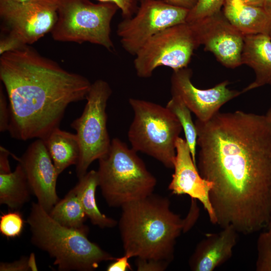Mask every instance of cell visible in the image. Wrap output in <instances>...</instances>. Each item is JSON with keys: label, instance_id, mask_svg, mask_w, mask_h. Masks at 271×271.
Returning <instances> with one entry per match:
<instances>
[{"label": "cell", "instance_id": "14", "mask_svg": "<svg viewBox=\"0 0 271 271\" xmlns=\"http://www.w3.org/2000/svg\"><path fill=\"white\" fill-rule=\"evenodd\" d=\"M18 162L23 166L37 202L48 213L59 199L56 192L59 174L43 140L36 139L27 148Z\"/></svg>", "mask_w": 271, "mask_h": 271}, {"label": "cell", "instance_id": "33", "mask_svg": "<svg viewBox=\"0 0 271 271\" xmlns=\"http://www.w3.org/2000/svg\"><path fill=\"white\" fill-rule=\"evenodd\" d=\"M11 153L4 147H0V174L11 172L8 157Z\"/></svg>", "mask_w": 271, "mask_h": 271}, {"label": "cell", "instance_id": "4", "mask_svg": "<svg viewBox=\"0 0 271 271\" xmlns=\"http://www.w3.org/2000/svg\"><path fill=\"white\" fill-rule=\"evenodd\" d=\"M27 223L32 243L54 258L59 270H93L101 262L115 258L88 239L87 227L75 229L60 224L38 202H32Z\"/></svg>", "mask_w": 271, "mask_h": 271}, {"label": "cell", "instance_id": "15", "mask_svg": "<svg viewBox=\"0 0 271 271\" xmlns=\"http://www.w3.org/2000/svg\"><path fill=\"white\" fill-rule=\"evenodd\" d=\"M176 151L174 171L169 190L174 194L187 195L192 199L199 201L207 212L211 222L216 224L210 198L213 183L201 176L186 140L180 137L176 141Z\"/></svg>", "mask_w": 271, "mask_h": 271}, {"label": "cell", "instance_id": "7", "mask_svg": "<svg viewBox=\"0 0 271 271\" xmlns=\"http://www.w3.org/2000/svg\"><path fill=\"white\" fill-rule=\"evenodd\" d=\"M119 9L112 3L90 0H58L57 19L51 32L61 42L90 43L114 50L111 21Z\"/></svg>", "mask_w": 271, "mask_h": 271}, {"label": "cell", "instance_id": "10", "mask_svg": "<svg viewBox=\"0 0 271 271\" xmlns=\"http://www.w3.org/2000/svg\"><path fill=\"white\" fill-rule=\"evenodd\" d=\"M190 10L166 0H140L137 12L120 22L117 28L122 48L135 55L151 38L173 26L186 23Z\"/></svg>", "mask_w": 271, "mask_h": 271}, {"label": "cell", "instance_id": "2", "mask_svg": "<svg viewBox=\"0 0 271 271\" xmlns=\"http://www.w3.org/2000/svg\"><path fill=\"white\" fill-rule=\"evenodd\" d=\"M0 79L9 100L8 131L21 141L43 139L59 127L67 106L85 99L92 84L28 45L1 55Z\"/></svg>", "mask_w": 271, "mask_h": 271}, {"label": "cell", "instance_id": "31", "mask_svg": "<svg viewBox=\"0 0 271 271\" xmlns=\"http://www.w3.org/2000/svg\"><path fill=\"white\" fill-rule=\"evenodd\" d=\"M1 271H28L31 270L30 258L23 256L18 260L11 262H1Z\"/></svg>", "mask_w": 271, "mask_h": 271}, {"label": "cell", "instance_id": "18", "mask_svg": "<svg viewBox=\"0 0 271 271\" xmlns=\"http://www.w3.org/2000/svg\"><path fill=\"white\" fill-rule=\"evenodd\" d=\"M222 12L244 36L262 34L271 37V14L263 7L247 5L241 0H225Z\"/></svg>", "mask_w": 271, "mask_h": 271}, {"label": "cell", "instance_id": "39", "mask_svg": "<svg viewBox=\"0 0 271 271\" xmlns=\"http://www.w3.org/2000/svg\"><path fill=\"white\" fill-rule=\"evenodd\" d=\"M271 228V215H270L269 222V223H268V226H267V228Z\"/></svg>", "mask_w": 271, "mask_h": 271}, {"label": "cell", "instance_id": "34", "mask_svg": "<svg viewBox=\"0 0 271 271\" xmlns=\"http://www.w3.org/2000/svg\"><path fill=\"white\" fill-rule=\"evenodd\" d=\"M168 3L188 10L192 9L199 0H166Z\"/></svg>", "mask_w": 271, "mask_h": 271}, {"label": "cell", "instance_id": "28", "mask_svg": "<svg viewBox=\"0 0 271 271\" xmlns=\"http://www.w3.org/2000/svg\"><path fill=\"white\" fill-rule=\"evenodd\" d=\"M10 121L9 103L4 91L3 86L0 87V131H8Z\"/></svg>", "mask_w": 271, "mask_h": 271}, {"label": "cell", "instance_id": "3", "mask_svg": "<svg viewBox=\"0 0 271 271\" xmlns=\"http://www.w3.org/2000/svg\"><path fill=\"white\" fill-rule=\"evenodd\" d=\"M196 203L192 200L189 213L184 219L171 210L168 198L153 193L123 205L118 228L124 254L170 263L177 238L197 218Z\"/></svg>", "mask_w": 271, "mask_h": 271}, {"label": "cell", "instance_id": "8", "mask_svg": "<svg viewBox=\"0 0 271 271\" xmlns=\"http://www.w3.org/2000/svg\"><path fill=\"white\" fill-rule=\"evenodd\" d=\"M111 93L106 81L99 79L92 83L82 114L71 124L76 131L80 146L76 165L78 179L86 174L93 161L104 156L110 148L111 140L107 128L106 109Z\"/></svg>", "mask_w": 271, "mask_h": 271}, {"label": "cell", "instance_id": "36", "mask_svg": "<svg viewBox=\"0 0 271 271\" xmlns=\"http://www.w3.org/2000/svg\"><path fill=\"white\" fill-rule=\"evenodd\" d=\"M263 7L267 12L271 14V0H263Z\"/></svg>", "mask_w": 271, "mask_h": 271}, {"label": "cell", "instance_id": "5", "mask_svg": "<svg viewBox=\"0 0 271 271\" xmlns=\"http://www.w3.org/2000/svg\"><path fill=\"white\" fill-rule=\"evenodd\" d=\"M98 163V186L109 206L121 207L153 193L155 177L137 152L120 139L111 140L108 152Z\"/></svg>", "mask_w": 271, "mask_h": 271}, {"label": "cell", "instance_id": "16", "mask_svg": "<svg viewBox=\"0 0 271 271\" xmlns=\"http://www.w3.org/2000/svg\"><path fill=\"white\" fill-rule=\"evenodd\" d=\"M238 232L231 225L220 231L206 234L200 241L189 260L193 271H213L232 256Z\"/></svg>", "mask_w": 271, "mask_h": 271}, {"label": "cell", "instance_id": "22", "mask_svg": "<svg viewBox=\"0 0 271 271\" xmlns=\"http://www.w3.org/2000/svg\"><path fill=\"white\" fill-rule=\"evenodd\" d=\"M49 214L65 226L75 229L87 227L84 224L87 217L74 187L59 200Z\"/></svg>", "mask_w": 271, "mask_h": 271}, {"label": "cell", "instance_id": "27", "mask_svg": "<svg viewBox=\"0 0 271 271\" xmlns=\"http://www.w3.org/2000/svg\"><path fill=\"white\" fill-rule=\"evenodd\" d=\"M99 3H112L120 10L122 16L128 19L133 16L139 7V0H96Z\"/></svg>", "mask_w": 271, "mask_h": 271}, {"label": "cell", "instance_id": "6", "mask_svg": "<svg viewBox=\"0 0 271 271\" xmlns=\"http://www.w3.org/2000/svg\"><path fill=\"white\" fill-rule=\"evenodd\" d=\"M128 102L133 112L127 133L131 148L173 169L176 143L182 130L177 117L156 103L133 98Z\"/></svg>", "mask_w": 271, "mask_h": 271}, {"label": "cell", "instance_id": "26", "mask_svg": "<svg viewBox=\"0 0 271 271\" xmlns=\"http://www.w3.org/2000/svg\"><path fill=\"white\" fill-rule=\"evenodd\" d=\"M224 2L225 0H199L189 10L186 23H191L220 12Z\"/></svg>", "mask_w": 271, "mask_h": 271}, {"label": "cell", "instance_id": "12", "mask_svg": "<svg viewBox=\"0 0 271 271\" xmlns=\"http://www.w3.org/2000/svg\"><path fill=\"white\" fill-rule=\"evenodd\" d=\"M199 45L213 53L227 68L241 64L244 35L228 20L222 11L189 23Z\"/></svg>", "mask_w": 271, "mask_h": 271}, {"label": "cell", "instance_id": "20", "mask_svg": "<svg viewBox=\"0 0 271 271\" xmlns=\"http://www.w3.org/2000/svg\"><path fill=\"white\" fill-rule=\"evenodd\" d=\"M33 193L22 165L14 172L0 174V203L11 210H19L29 201Z\"/></svg>", "mask_w": 271, "mask_h": 271}, {"label": "cell", "instance_id": "24", "mask_svg": "<svg viewBox=\"0 0 271 271\" xmlns=\"http://www.w3.org/2000/svg\"><path fill=\"white\" fill-rule=\"evenodd\" d=\"M25 221L19 210H11L0 216V232L8 238L20 236Z\"/></svg>", "mask_w": 271, "mask_h": 271}, {"label": "cell", "instance_id": "9", "mask_svg": "<svg viewBox=\"0 0 271 271\" xmlns=\"http://www.w3.org/2000/svg\"><path fill=\"white\" fill-rule=\"evenodd\" d=\"M199 46L189 23L168 28L151 38L134 55V67L141 78L151 77L158 67L176 71L187 67Z\"/></svg>", "mask_w": 271, "mask_h": 271}, {"label": "cell", "instance_id": "23", "mask_svg": "<svg viewBox=\"0 0 271 271\" xmlns=\"http://www.w3.org/2000/svg\"><path fill=\"white\" fill-rule=\"evenodd\" d=\"M166 107L179 121L184 132L185 140L189 147L193 162L196 165L198 135L195 124L192 119L191 110L179 97L175 95H172Z\"/></svg>", "mask_w": 271, "mask_h": 271}, {"label": "cell", "instance_id": "17", "mask_svg": "<svg viewBox=\"0 0 271 271\" xmlns=\"http://www.w3.org/2000/svg\"><path fill=\"white\" fill-rule=\"evenodd\" d=\"M241 64L251 67L255 73L253 82L242 92L269 84L271 81V37L262 34L244 36Z\"/></svg>", "mask_w": 271, "mask_h": 271}, {"label": "cell", "instance_id": "1", "mask_svg": "<svg viewBox=\"0 0 271 271\" xmlns=\"http://www.w3.org/2000/svg\"><path fill=\"white\" fill-rule=\"evenodd\" d=\"M198 170L214 187L210 201L222 228L250 234L267 228L271 215V122L242 111L195 122Z\"/></svg>", "mask_w": 271, "mask_h": 271}, {"label": "cell", "instance_id": "13", "mask_svg": "<svg viewBox=\"0 0 271 271\" xmlns=\"http://www.w3.org/2000/svg\"><path fill=\"white\" fill-rule=\"evenodd\" d=\"M192 71L186 67L173 71L171 78L172 95L179 97L201 121H207L227 102L242 92L227 87L224 81L207 89H199L191 81Z\"/></svg>", "mask_w": 271, "mask_h": 271}, {"label": "cell", "instance_id": "30", "mask_svg": "<svg viewBox=\"0 0 271 271\" xmlns=\"http://www.w3.org/2000/svg\"><path fill=\"white\" fill-rule=\"evenodd\" d=\"M26 45L24 44L17 37L14 35L8 34L1 38L0 55L11 52Z\"/></svg>", "mask_w": 271, "mask_h": 271}, {"label": "cell", "instance_id": "35", "mask_svg": "<svg viewBox=\"0 0 271 271\" xmlns=\"http://www.w3.org/2000/svg\"><path fill=\"white\" fill-rule=\"evenodd\" d=\"M244 3L253 6L263 7V0H241Z\"/></svg>", "mask_w": 271, "mask_h": 271}, {"label": "cell", "instance_id": "25", "mask_svg": "<svg viewBox=\"0 0 271 271\" xmlns=\"http://www.w3.org/2000/svg\"><path fill=\"white\" fill-rule=\"evenodd\" d=\"M256 249V270L271 271V228L259 234Z\"/></svg>", "mask_w": 271, "mask_h": 271}, {"label": "cell", "instance_id": "32", "mask_svg": "<svg viewBox=\"0 0 271 271\" xmlns=\"http://www.w3.org/2000/svg\"><path fill=\"white\" fill-rule=\"evenodd\" d=\"M129 257L124 254L123 256L115 258L106 268L107 271H126L132 270V267L128 260Z\"/></svg>", "mask_w": 271, "mask_h": 271}, {"label": "cell", "instance_id": "38", "mask_svg": "<svg viewBox=\"0 0 271 271\" xmlns=\"http://www.w3.org/2000/svg\"><path fill=\"white\" fill-rule=\"evenodd\" d=\"M269 84H271V81L269 83ZM265 115L267 117V118L269 119V120L271 122V107L268 109V111L266 113Z\"/></svg>", "mask_w": 271, "mask_h": 271}, {"label": "cell", "instance_id": "11", "mask_svg": "<svg viewBox=\"0 0 271 271\" xmlns=\"http://www.w3.org/2000/svg\"><path fill=\"white\" fill-rule=\"evenodd\" d=\"M58 0L0 2V17L9 33L32 45L51 33L57 19Z\"/></svg>", "mask_w": 271, "mask_h": 271}, {"label": "cell", "instance_id": "37", "mask_svg": "<svg viewBox=\"0 0 271 271\" xmlns=\"http://www.w3.org/2000/svg\"><path fill=\"white\" fill-rule=\"evenodd\" d=\"M28 0H0V2L3 3H21Z\"/></svg>", "mask_w": 271, "mask_h": 271}, {"label": "cell", "instance_id": "21", "mask_svg": "<svg viewBox=\"0 0 271 271\" xmlns=\"http://www.w3.org/2000/svg\"><path fill=\"white\" fill-rule=\"evenodd\" d=\"M98 186L97 171L92 170L79 179L74 188L91 222L101 228H112L117 225V221L102 213L97 206L95 193Z\"/></svg>", "mask_w": 271, "mask_h": 271}, {"label": "cell", "instance_id": "29", "mask_svg": "<svg viewBox=\"0 0 271 271\" xmlns=\"http://www.w3.org/2000/svg\"><path fill=\"white\" fill-rule=\"evenodd\" d=\"M136 264L139 271H162L167 268L169 263L153 259L137 258Z\"/></svg>", "mask_w": 271, "mask_h": 271}, {"label": "cell", "instance_id": "19", "mask_svg": "<svg viewBox=\"0 0 271 271\" xmlns=\"http://www.w3.org/2000/svg\"><path fill=\"white\" fill-rule=\"evenodd\" d=\"M41 139L59 174L69 166L76 165L80 155V146L76 133L61 130L58 127Z\"/></svg>", "mask_w": 271, "mask_h": 271}]
</instances>
